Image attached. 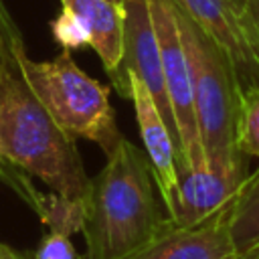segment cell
<instances>
[{"mask_svg": "<svg viewBox=\"0 0 259 259\" xmlns=\"http://www.w3.org/2000/svg\"><path fill=\"white\" fill-rule=\"evenodd\" d=\"M89 182L81 235L87 259H127L170 221L156 198L146 152L121 138Z\"/></svg>", "mask_w": 259, "mask_h": 259, "instance_id": "6da1fadb", "label": "cell"}, {"mask_svg": "<svg viewBox=\"0 0 259 259\" xmlns=\"http://www.w3.org/2000/svg\"><path fill=\"white\" fill-rule=\"evenodd\" d=\"M0 156L65 198L87 196L91 178L75 136L51 117L20 71L0 81Z\"/></svg>", "mask_w": 259, "mask_h": 259, "instance_id": "7a4b0ae2", "label": "cell"}, {"mask_svg": "<svg viewBox=\"0 0 259 259\" xmlns=\"http://www.w3.org/2000/svg\"><path fill=\"white\" fill-rule=\"evenodd\" d=\"M174 16L186 53L196 125L206 162L210 166H235L243 154L235 148V115L239 91L233 67L223 49L176 4Z\"/></svg>", "mask_w": 259, "mask_h": 259, "instance_id": "3957f363", "label": "cell"}, {"mask_svg": "<svg viewBox=\"0 0 259 259\" xmlns=\"http://www.w3.org/2000/svg\"><path fill=\"white\" fill-rule=\"evenodd\" d=\"M20 73L51 113V117L71 136L95 142L103 154L123 138L109 105V87L89 77L65 51L51 61H32L26 51L18 55Z\"/></svg>", "mask_w": 259, "mask_h": 259, "instance_id": "277c9868", "label": "cell"}, {"mask_svg": "<svg viewBox=\"0 0 259 259\" xmlns=\"http://www.w3.org/2000/svg\"><path fill=\"white\" fill-rule=\"evenodd\" d=\"M148 8H150L152 24L156 30L158 47H160L166 93L170 99V107H172V115L178 132V146H180L178 168H200L208 162H206L198 125H196L190 71H188L186 53L178 34L174 6L170 0H148Z\"/></svg>", "mask_w": 259, "mask_h": 259, "instance_id": "5b68a950", "label": "cell"}, {"mask_svg": "<svg viewBox=\"0 0 259 259\" xmlns=\"http://www.w3.org/2000/svg\"><path fill=\"white\" fill-rule=\"evenodd\" d=\"M227 55L237 91L259 85V40L235 0H170Z\"/></svg>", "mask_w": 259, "mask_h": 259, "instance_id": "8992f818", "label": "cell"}, {"mask_svg": "<svg viewBox=\"0 0 259 259\" xmlns=\"http://www.w3.org/2000/svg\"><path fill=\"white\" fill-rule=\"evenodd\" d=\"M125 10V26H123V55L117 65V69L109 75L111 83H117L121 75L125 73H136L140 81L146 85L150 91L164 123L168 125L178 154V132H176V121L172 115L170 99L166 93V83H164V73H162V59H160V47L156 38V30L152 24L148 0H125L123 2Z\"/></svg>", "mask_w": 259, "mask_h": 259, "instance_id": "52a82bcc", "label": "cell"}, {"mask_svg": "<svg viewBox=\"0 0 259 259\" xmlns=\"http://www.w3.org/2000/svg\"><path fill=\"white\" fill-rule=\"evenodd\" d=\"M113 89L125 97L132 99L134 109H136V119H138V130L144 142L146 158L152 168V176L156 182V188L160 192L162 204L168 210L176 182H178V164H180V154L176 148V142L164 123L150 91L146 85L140 81L136 73H125L119 77L117 83H113Z\"/></svg>", "mask_w": 259, "mask_h": 259, "instance_id": "ba28073f", "label": "cell"}, {"mask_svg": "<svg viewBox=\"0 0 259 259\" xmlns=\"http://www.w3.org/2000/svg\"><path fill=\"white\" fill-rule=\"evenodd\" d=\"M231 204L233 200L192 227L168 221L150 243L127 259H241L231 235Z\"/></svg>", "mask_w": 259, "mask_h": 259, "instance_id": "9c48e42d", "label": "cell"}, {"mask_svg": "<svg viewBox=\"0 0 259 259\" xmlns=\"http://www.w3.org/2000/svg\"><path fill=\"white\" fill-rule=\"evenodd\" d=\"M245 164L178 168V182L168 206V217L178 227H192L233 200L245 180Z\"/></svg>", "mask_w": 259, "mask_h": 259, "instance_id": "30bf717a", "label": "cell"}, {"mask_svg": "<svg viewBox=\"0 0 259 259\" xmlns=\"http://www.w3.org/2000/svg\"><path fill=\"white\" fill-rule=\"evenodd\" d=\"M61 8L71 10L89 34V47L101 59L107 75H111L123 55V4L111 0H59Z\"/></svg>", "mask_w": 259, "mask_h": 259, "instance_id": "8fae6325", "label": "cell"}, {"mask_svg": "<svg viewBox=\"0 0 259 259\" xmlns=\"http://www.w3.org/2000/svg\"><path fill=\"white\" fill-rule=\"evenodd\" d=\"M10 182L24 196V200L30 202V206L38 214L40 223L47 225L49 231L63 233V235H69V237L73 233L81 231L83 214H85V200H71V198H65L57 192L42 194V192L34 190L28 184V180L20 174H12Z\"/></svg>", "mask_w": 259, "mask_h": 259, "instance_id": "7c38bea8", "label": "cell"}, {"mask_svg": "<svg viewBox=\"0 0 259 259\" xmlns=\"http://www.w3.org/2000/svg\"><path fill=\"white\" fill-rule=\"evenodd\" d=\"M231 235L239 257L259 247V168L245 176L233 198Z\"/></svg>", "mask_w": 259, "mask_h": 259, "instance_id": "4fadbf2b", "label": "cell"}, {"mask_svg": "<svg viewBox=\"0 0 259 259\" xmlns=\"http://www.w3.org/2000/svg\"><path fill=\"white\" fill-rule=\"evenodd\" d=\"M235 148L243 156L259 158V85L239 93L235 115Z\"/></svg>", "mask_w": 259, "mask_h": 259, "instance_id": "5bb4252c", "label": "cell"}, {"mask_svg": "<svg viewBox=\"0 0 259 259\" xmlns=\"http://www.w3.org/2000/svg\"><path fill=\"white\" fill-rule=\"evenodd\" d=\"M24 51V40L20 28L10 16L6 2L0 0V81L18 73V55Z\"/></svg>", "mask_w": 259, "mask_h": 259, "instance_id": "9a60e30c", "label": "cell"}, {"mask_svg": "<svg viewBox=\"0 0 259 259\" xmlns=\"http://www.w3.org/2000/svg\"><path fill=\"white\" fill-rule=\"evenodd\" d=\"M51 34L65 51H75V49H81V47H89L87 30L79 22V18L67 8H61L59 16L51 22Z\"/></svg>", "mask_w": 259, "mask_h": 259, "instance_id": "2e32d148", "label": "cell"}, {"mask_svg": "<svg viewBox=\"0 0 259 259\" xmlns=\"http://www.w3.org/2000/svg\"><path fill=\"white\" fill-rule=\"evenodd\" d=\"M32 259H77V251L69 235L49 231L40 239Z\"/></svg>", "mask_w": 259, "mask_h": 259, "instance_id": "e0dca14e", "label": "cell"}, {"mask_svg": "<svg viewBox=\"0 0 259 259\" xmlns=\"http://www.w3.org/2000/svg\"><path fill=\"white\" fill-rule=\"evenodd\" d=\"M241 8V12L245 14L251 30L255 32L257 40H259V0H235Z\"/></svg>", "mask_w": 259, "mask_h": 259, "instance_id": "ac0fdd59", "label": "cell"}, {"mask_svg": "<svg viewBox=\"0 0 259 259\" xmlns=\"http://www.w3.org/2000/svg\"><path fill=\"white\" fill-rule=\"evenodd\" d=\"M0 259H26V257H24V255H20V253H16L10 245L0 243Z\"/></svg>", "mask_w": 259, "mask_h": 259, "instance_id": "d6986e66", "label": "cell"}, {"mask_svg": "<svg viewBox=\"0 0 259 259\" xmlns=\"http://www.w3.org/2000/svg\"><path fill=\"white\" fill-rule=\"evenodd\" d=\"M241 259H259V247L257 249H253V251H249L247 255H243Z\"/></svg>", "mask_w": 259, "mask_h": 259, "instance_id": "ffe728a7", "label": "cell"}, {"mask_svg": "<svg viewBox=\"0 0 259 259\" xmlns=\"http://www.w3.org/2000/svg\"><path fill=\"white\" fill-rule=\"evenodd\" d=\"M111 2H115V4H123L125 0H111Z\"/></svg>", "mask_w": 259, "mask_h": 259, "instance_id": "44dd1931", "label": "cell"}]
</instances>
